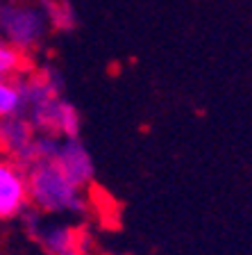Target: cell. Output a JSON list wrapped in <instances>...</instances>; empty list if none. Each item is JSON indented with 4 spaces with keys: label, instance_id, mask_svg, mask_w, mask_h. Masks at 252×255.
<instances>
[{
    "label": "cell",
    "instance_id": "cell-1",
    "mask_svg": "<svg viewBox=\"0 0 252 255\" xmlns=\"http://www.w3.org/2000/svg\"><path fill=\"white\" fill-rule=\"evenodd\" d=\"M27 182H30V198L46 212L82 210V187L75 185L53 159H46L43 164H39Z\"/></svg>",
    "mask_w": 252,
    "mask_h": 255
},
{
    "label": "cell",
    "instance_id": "cell-2",
    "mask_svg": "<svg viewBox=\"0 0 252 255\" xmlns=\"http://www.w3.org/2000/svg\"><path fill=\"white\" fill-rule=\"evenodd\" d=\"M30 182L16 164L0 159V219H11L27 205Z\"/></svg>",
    "mask_w": 252,
    "mask_h": 255
},
{
    "label": "cell",
    "instance_id": "cell-3",
    "mask_svg": "<svg viewBox=\"0 0 252 255\" xmlns=\"http://www.w3.org/2000/svg\"><path fill=\"white\" fill-rule=\"evenodd\" d=\"M53 162H57L59 169L80 187H86L93 178V162H91L89 150L75 137H66V141L59 143Z\"/></svg>",
    "mask_w": 252,
    "mask_h": 255
},
{
    "label": "cell",
    "instance_id": "cell-4",
    "mask_svg": "<svg viewBox=\"0 0 252 255\" xmlns=\"http://www.w3.org/2000/svg\"><path fill=\"white\" fill-rule=\"evenodd\" d=\"M9 14L14 16V23H5L9 37L14 39V43L18 46H30L34 43L39 37L43 34V23L41 14L37 9H30V7H18V9H9Z\"/></svg>",
    "mask_w": 252,
    "mask_h": 255
},
{
    "label": "cell",
    "instance_id": "cell-5",
    "mask_svg": "<svg viewBox=\"0 0 252 255\" xmlns=\"http://www.w3.org/2000/svg\"><path fill=\"white\" fill-rule=\"evenodd\" d=\"M50 121H53V126L57 128L62 134H66V137H75L80 130L78 112H75L73 105H69V103H64V101L50 105Z\"/></svg>",
    "mask_w": 252,
    "mask_h": 255
},
{
    "label": "cell",
    "instance_id": "cell-6",
    "mask_svg": "<svg viewBox=\"0 0 252 255\" xmlns=\"http://www.w3.org/2000/svg\"><path fill=\"white\" fill-rule=\"evenodd\" d=\"M23 89L11 80H0V119H9L23 105Z\"/></svg>",
    "mask_w": 252,
    "mask_h": 255
},
{
    "label": "cell",
    "instance_id": "cell-7",
    "mask_svg": "<svg viewBox=\"0 0 252 255\" xmlns=\"http://www.w3.org/2000/svg\"><path fill=\"white\" fill-rule=\"evenodd\" d=\"M43 244L53 255H78L75 237L69 228H50L43 237Z\"/></svg>",
    "mask_w": 252,
    "mask_h": 255
},
{
    "label": "cell",
    "instance_id": "cell-8",
    "mask_svg": "<svg viewBox=\"0 0 252 255\" xmlns=\"http://www.w3.org/2000/svg\"><path fill=\"white\" fill-rule=\"evenodd\" d=\"M21 69V53L11 43L0 41V80H9Z\"/></svg>",
    "mask_w": 252,
    "mask_h": 255
}]
</instances>
